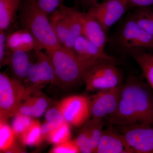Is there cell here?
I'll return each mask as SVG.
<instances>
[{
  "label": "cell",
  "instance_id": "cell-1",
  "mask_svg": "<svg viewBox=\"0 0 153 153\" xmlns=\"http://www.w3.org/2000/svg\"><path fill=\"white\" fill-rule=\"evenodd\" d=\"M104 120L114 126H153V90L148 82L138 76H127L116 110Z\"/></svg>",
  "mask_w": 153,
  "mask_h": 153
},
{
  "label": "cell",
  "instance_id": "cell-2",
  "mask_svg": "<svg viewBox=\"0 0 153 153\" xmlns=\"http://www.w3.org/2000/svg\"><path fill=\"white\" fill-rule=\"evenodd\" d=\"M18 11L22 28L27 30L48 52L62 46L52 29L47 14L38 0H21Z\"/></svg>",
  "mask_w": 153,
  "mask_h": 153
},
{
  "label": "cell",
  "instance_id": "cell-3",
  "mask_svg": "<svg viewBox=\"0 0 153 153\" xmlns=\"http://www.w3.org/2000/svg\"><path fill=\"white\" fill-rule=\"evenodd\" d=\"M47 53L54 67L56 83L66 88L83 82L85 72L98 62L82 63L62 46Z\"/></svg>",
  "mask_w": 153,
  "mask_h": 153
},
{
  "label": "cell",
  "instance_id": "cell-4",
  "mask_svg": "<svg viewBox=\"0 0 153 153\" xmlns=\"http://www.w3.org/2000/svg\"><path fill=\"white\" fill-rule=\"evenodd\" d=\"M114 43L122 52L132 56L153 49V35L140 27L128 16L119 28Z\"/></svg>",
  "mask_w": 153,
  "mask_h": 153
},
{
  "label": "cell",
  "instance_id": "cell-5",
  "mask_svg": "<svg viewBox=\"0 0 153 153\" xmlns=\"http://www.w3.org/2000/svg\"><path fill=\"white\" fill-rule=\"evenodd\" d=\"M116 63V61L103 60L90 67L83 77L86 90L98 91L122 84L123 73Z\"/></svg>",
  "mask_w": 153,
  "mask_h": 153
},
{
  "label": "cell",
  "instance_id": "cell-6",
  "mask_svg": "<svg viewBox=\"0 0 153 153\" xmlns=\"http://www.w3.org/2000/svg\"><path fill=\"white\" fill-rule=\"evenodd\" d=\"M30 94L23 83L1 72L0 120L7 121L9 118L16 115L21 105Z\"/></svg>",
  "mask_w": 153,
  "mask_h": 153
},
{
  "label": "cell",
  "instance_id": "cell-7",
  "mask_svg": "<svg viewBox=\"0 0 153 153\" xmlns=\"http://www.w3.org/2000/svg\"><path fill=\"white\" fill-rule=\"evenodd\" d=\"M36 62L23 83L31 94L44 85L56 81L54 67L48 55L38 50L36 51Z\"/></svg>",
  "mask_w": 153,
  "mask_h": 153
},
{
  "label": "cell",
  "instance_id": "cell-8",
  "mask_svg": "<svg viewBox=\"0 0 153 153\" xmlns=\"http://www.w3.org/2000/svg\"><path fill=\"white\" fill-rule=\"evenodd\" d=\"M130 7L128 0H103L91 7L87 13L101 24L107 33Z\"/></svg>",
  "mask_w": 153,
  "mask_h": 153
},
{
  "label": "cell",
  "instance_id": "cell-9",
  "mask_svg": "<svg viewBox=\"0 0 153 153\" xmlns=\"http://www.w3.org/2000/svg\"><path fill=\"white\" fill-rule=\"evenodd\" d=\"M66 122L72 126H82L90 117L89 98L81 95L68 97L57 105Z\"/></svg>",
  "mask_w": 153,
  "mask_h": 153
},
{
  "label": "cell",
  "instance_id": "cell-10",
  "mask_svg": "<svg viewBox=\"0 0 153 153\" xmlns=\"http://www.w3.org/2000/svg\"><path fill=\"white\" fill-rule=\"evenodd\" d=\"M122 84L112 88L99 91L91 98H88L91 118L105 119L116 111Z\"/></svg>",
  "mask_w": 153,
  "mask_h": 153
},
{
  "label": "cell",
  "instance_id": "cell-11",
  "mask_svg": "<svg viewBox=\"0 0 153 153\" xmlns=\"http://www.w3.org/2000/svg\"><path fill=\"white\" fill-rule=\"evenodd\" d=\"M115 126L134 153H153V126Z\"/></svg>",
  "mask_w": 153,
  "mask_h": 153
},
{
  "label": "cell",
  "instance_id": "cell-12",
  "mask_svg": "<svg viewBox=\"0 0 153 153\" xmlns=\"http://www.w3.org/2000/svg\"><path fill=\"white\" fill-rule=\"evenodd\" d=\"M96 153H134L123 134L114 126L109 124L102 131Z\"/></svg>",
  "mask_w": 153,
  "mask_h": 153
},
{
  "label": "cell",
  "instance_id": "cell-13",
  "mask_svg": "<svg viewBox=\"0 0 153 153\" xmlns=\"http://www.w3.org/2000/svg\"><path fill=\"white\" fill-rule=\"evenodd\" d=\"M73 52L76 58L84 63H95L103 60L116 61L114 57L106 54L83 35L74 42Z\"/></svg>",
  "mask_w": 153,
  "mask_h": 153
},
{
  "label": "cell",
  "instance_id": "cell-14",
  "mask_svg": "<svg viewBox=\"0 0 153 153\" xmlns=\"http://www.w3.org/2000/svg\"><path fill=\"white\" fill-rule=\"evenodd\" d=\"M31 52L11 51L7 58L5 65L9 67L12 77L24 83L34 62Z\"/></svg>",
  "mask_w": 153,
  "mask_h": 153
},
{
  "label": "cell",
  "instance_id": "cell-15",
  "mask_svg": "<svg viewBox=\"0 0 153 153\" xmlns=\"http://www.w3.org/2000/svg\"><path fill=\"white\" fill-rule=\"evenodd\" d=\"M7 45L12 52L19 50L32 52L44 49L35 37L25 28L7 34Z\"/></svg>",
  "mask_w": 153,
  "mask_h": 153
},
{
  "label": "cell",
  "instance_id": "cell-16",
  "mask_svg": "<svg viewBox=\"0 0 153 153\" xmlns=\"http://www.w3.org/2000/svg\"><path fill=\"white\" fill-rule=\"evenodd\" d=\"M82 35L102 51L108 41L106 32L101 24L87 12H81Z\"/></svg>",
  "mask_w": 153,
  "mask_h": 153
},
{
  "label": "cell",
  "instance_id": "cell-17",
  "mask_svg": "<svg viewBox=\"0 0 153 153\" xmlns=\"http://www.w3.org/2000/svg\"><path fill=\"white\" fill-rule=\"evenodd\" d=\"M71 8L61 3L58 9L51 14L50 23L56 37L62 46L65 43L68 36Z\"/></svg>",
  "mask_w": 153,
  "mask_h": 153
},
{
  "label": "cell",
  "instance_id": "cell-18",
  "mask_svg": "<svg viewBox=\"0 0 153 153\" xmlns=\"http://www.w3.org/2000/svg\"><path fill=\"white\" fill-rule=\"evenodd\" d=\"M37 92L30 94L19 107L16 114L38 117L45 112L49 105V99Z\"/></svg>",
  "mask_w": 153,
  "mask_h": 153
},
{
  "label": "cell",
  "instance_id": "cell-19",
  "mask_svg": "<svg viewBox=\"0 0 153 153\" xmlns=\"http://www.w3.org/2000/svg\"><path fill=\"white\" fill-rule=\"evenodd\" d=\"M81 12L71 8L70 22L68 36L63 47L72 53L74 42L78 37L82 35V26ZM74 54V53H73Z\"/></svg>",
  "mask_w": 153,
  "mask_h": 153
},
{
  "label": "cell",
  "instance_id": "cell-20",
  "mask_svg": "<svg viewBox=\"0 0 153 153\" xmlns=\"http://www.w3.org/2000/svg\"><path fill=\"white\" fill-rule=\"evenodd\" d=\"M128 16L140 27L153 35V6L136 8Z\"/></svg>",
  "mask_w": 153,
  "mask_h": 153
},
{
  "label": "cell",
  "instance_id": "cell-21",
  "mask_svg": "<svg viewBox=\"0 0 153 153\" xmlns=\"http://www.w3.org/2000/svg\"><path fill=\"white\" fill-rule=\"evenodd\" d=\"M140 66L143 76L153 90V55L146 51L131 56Z\"/></svg>",
  "mask_w": 153,
  "mask_h": 153
},
{
  "label": "cell",
  "instance_id": "cell-22",
  "mask_svg": "<svg viewBox=\"0 0 153 153\" xmlns=\"http://www.w3.org/2000/svg\"><path fill=\"white\" fill-rule=\"evenodd\" d=\"M19 7L13 0H0V31L8 29Z\"/></svg>",
  "mask_w": 153,
  "mask_h": 153
},
{
  "label": "cell",
  "instance_id": "cell-23",
  "mask_svg": "<svg viewBox=\"0 0 153 153\" xmlns=\"http://www.w3.org/2000/svg\"><path fill=\"white\" fill-rule=\"evenodd\" d=\"M106 121L103 119L91 118L85 123L89 135L91 147L96 153Z\"/></svg>",
  "mask_w": 153,
  "mask_h": 153
},
{
  "label": "cell",
  "instance_id": "cell-24",
  "mask_svg": "<svg viewBox=\"0 0 153 153\" xmlns=\"http://www.w3.org/2000/svg\"><path fill=\"white\" fill-rule=\"evenodd\" d=\"M41 125L39 121L34 120L29 128L19 137L25 146H38L43 140L41 135Z\"/></svg>",
  "mask_w": 153,
  "mask_h": 153
},
{
  "label": "cell",
  "instance_id": "cell-25",
  "mask_svg": "<svg viewBox=\"0 0 153 153\" xmlns=\"http://www.w3.org/2000/svg\"><path fill=\"white\" fill-rule=\"evenodd\" d=\"M15 134L5 121L0 120V152L6 153L15 144Z\"/></svg>",
  "mask_w": 153,
  "mask_h": 153
},
{
  "label": "cell",
  "instance_id": "cell-26",
  "mask_svg": "<svg viewBox=\"0 0 153 153\" xmlns=\"http://www.w3.org/2000/svg\"><path fill=\"white\" fill-rule=\"evenodd\" d=\"M69 125L65 121L62 125L50 131L46 138L49 143L55 145L68 140L71 136Z\"/></svg>",
  "mask_w": 153,
  "mask_h": 153
},
{
  "label": "cell",
  "instance_id": "cell-27",
  "mask_svg": "<svg viewBox=\"0 0 153 153\" xmlns=\"http://www.w3.org/2000/svg\"><path fill=\"white\" fill-rule=\"evenodd\" d=\"M12 128L16 136L20 137L31 126L33 120L27 116L17 114L14 116Z\"/></svg>",
  "mask_w": 153,
  "mask_h": 153
},
{
  "label": "cell",
  "instance_id": "cell-28",
  "mask_svg": "<svg viewBox=\"0 0 153 153\" xmlns=\"http://www.w3.org/2000/svg\"><path fill=\"white\" fill-rule=\"evenodd\" d=\"M74 141L79 148L80 153H93V151L90 146L89 133L85 125Z\"/></svg>",
  "mask_w": 153,
  "mask_h": 153
},
{
  "label": "cell",
  "instance_id": "cell-29",
  "mask_svg": "<svg viewBox=\"0 0 153 153\" xmlns=\"http://www.w3.org/2000/svg\"><path fill=\"white\" fill-rule=\"evenodd\" d=\"M50 153H77L80 152L74 141L69 140L59 144L55 145L50 150Z\"/></svg>",
  "mask_w": 153,
  "mask_h": 153
},
{
  "label": "cell",
  "instance_id": "cell-30",
  "mask_svg": "<svg viewBox=\"0 0 153 153\" xmlns=\"http://www.w3.org/2000/svg\"><path fill=\"white\" fill-rule=\"evenodd\" d=\"M46 121L60 126L65 121L63 114L57 107L52 108L47 111L45 115Z\"/></svg>",
  "mask_w": 153,
  "mask_h": 153
},
{
  "label": "cell",
  "instance_id": "cell-31",
  "mask_svg": "<svg viewBox=\"0 0 153 153\" xmlns=\"http://www.w3.org/2000/svg\"><path fill=\"white\" fill-rule=\"evenodd\" d=\"M61 2V0H38V6L47 16L56 11Z\"/></svg>",
  "mask_w": 153,
  "mask_h": 153
},
{
  "label": "cell",
  "instance_id": "cell-32",
  "mask_svg": "<svg viewBox=\"0 0 153 153\" xmlns=\"http://www.w3.org/2000/svg\"><path fill=\"white\" fill-rule=\"evenodd\" d=\"M7 34L4 31H0V64L1 66L5 65L7 58L8 57L11 51L7 45Z\"/></svg>",
  "mask_w": 153,
  "mask_h": 153
},
{
  "label": "cell",
  "instance_id": "cell-33",
  "mask_svg": "<svg viewBox=\"0 0 153 153\" xmlns=\"http://www.w3.org/2000/svg\"><path fill=\"white\" fill-rule=\"evenodd\" d=\"M130 8L145 7L153 6V0H128Z\"/></svg>",
  "mask_w": 153,
  "mask_h": 153
},
{
  "label": "cell",
  "instance_id": "cell-34",
  "mask_svg": "<svg viewBox=\"0 0 153 153\" xmlns=\"http://www.w3.org/2000/svg\"><path fill=\"white\" fill-rule=\"evenodd\" d=\"M99 0H79L80 4L83 8L87 9L98 3Z\"/></svg>",
  "mask_w": 153,
  "mask_h": 153
},
{
  "label": "cell",
  "instance_id": "cell-35",
  "mask_svg": "<svg viewBox=\"0 0 153 153\" xmlns=\"http://www.w3.org/2000/svg\"><path fill=\"white\" fill-rule=\"evenodd\" d=\"M13 1L17 3L19 5V4H20V1H21V0H13Z\"/></svg>",
  "mask_w": 153,
  "mask_h": 153
},
{
  "label": "cell",
  "instance_id": "cell-36",
  "mask_svg": "<svg viewBox=\"0 0 153 153\" xmlns=\"http://www.w3.org/2000/svg\"><path fill=\"white\" fill-rule=\"evenodd\" d=\"M64 1V0H61V1Z\"/></svg>",
  "mask_w": 153,
  "mask_h": 153
}]
</instances>
